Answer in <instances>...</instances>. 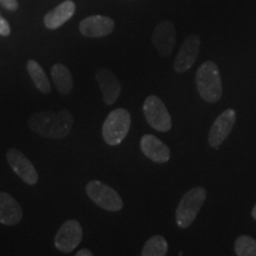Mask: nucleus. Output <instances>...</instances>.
<instances>
[{
    "instance_id": "nucleus-1",
    "label": "nucleus",
    "mask_w": 256,
    "mask_h": 256,
    "mask_svg": "<svg viewBox=\"0 0 256 256\" xmlns=\"http://www.w3.org/2000/svg\"><path fill=\"white\" fill-rule=\"evenodd\" d=\"M28 127L32 132L50 139H63L68 136L74 126V116L69 110L58 113L43 110L32 114L28 119Z\"/></svg>"
},
{
    "instance_id": "nucleus-2",
    "label": "nucleus",
    "mask_w": 256,
    "mask_h": 256,
    "mask_svg": "<svg viewBox=\"0 0 256 256\" xmlns=\"http://www.w3.org/2000/svg\"><path fill=\"white\" fill-rule=\"evenodd\" d=\"M196 87L200 96L209 104L220 100L223 94L220 69L212 60H206L196 72Z\"/></svg>"
},
{
    "instance_id": "nucleus-3",
    "label": "nucleus",
    "mask_w": 256,
    "mask_h": 256,
    "mask_svg": "<svg viewBox=\"0 0 256 256\" xmlns=\"http://www.w3.org/2000/svg\"><path fill=\"white\" fill-rule=\"evenodd\" d=\"M206 190L202 186L191 188L184 194L176 209V222L179 228L186 229L194 223L206 200Z\"/></svg>"
},
{
    "instance_id": "nucleus-4",
    "label": "nucleus",
    "mask_w": 256,
    "mask_h": 256,
    "mask_svg": "<svg viewBox=\"0 0 256 256\" xmlns=\"http://www.w3.org/2000/svg\"><path fill=\"white\" fill-rule=\"evenodd\" d=\"M132 118L130 112L124 108H116L108 114L102 126V136L110 146H118L124 142L130 132Z\"/></svg>"
},
{
    "instance_id": "nucleus-5",
    "label": "nucleus",
    "mask_w": 256,
    "mask_h": 256,
    "mask_svg": "<svg viewBox=\"0 0 256 256\" xmlns=\"http://www.w3.org/2000/svg\"><path fill=\"white\" fill-rule=\"evenodd\" d=\"M86 192L90 200L102 209L115 212L124 208V202L120 194L110 185L102 183L100 180L89 182L86 186Z\"/></svg>"
},
{
    "instance_id": "nucleus-6",
    "label": "nucleus",
    "mask_w": 256,
    "mask_h": 256,
    "mask_svg": "<svg viewBox=\"0 0 256 256\" xmlns=\"http://www.w3.org/2000/svg\"><path fill=\"white\" fill-rule=\"evenodd\" d=\"M147 124L159 132H168L172 128V119L164 102L156 95H150L142 107Z\"/></svg>"
},
{
    "instance_id": "nucleus-7",
    "label": "nucleus",
    "mask_w": 256,
    "mask_h": 256,
    "mask_svg": "<svg viewBox=\"0 0 256 256\" xmlns=\"http://www.w3.org/2000/svg\"><path fill=\"white\" fill-rule=\"evenodd\" d=\"M83 238V229L76 220L64 222L55 236V247L62 252H72L78 247Z\"/></svg>"
},
{
    "instance_id": "nucleus-8",
    "label": "nucleus",
    "mask_w": 256,
    "mask_h": 256,
    "mask_svg": "<svg viewBox=\"0 0 256 256\" xmlns=\"http://www.w3.org/2000/svg\"><path fill=\"white\" fill-rule=\"evenodd\" d=\"M8 165L14 170V172L18 176L24 183L28 185H34L38 182V174L34 166L28 156L19 151L16 147H11L6 153Z\"/></svg>"
},
{
    "instance_id": "nucleus-9",
    "label": "nucleus",
    "mask_w": 256,
    "mask_h": 256,
    "mask_svg": "<svg viewBox=\"0 0 256 256\" xmlns=\"http://www.w3.org/2000/svg\"><path fill=\"white\" fill-rule=\"evenodd\" d=\"M236 115L235 110L232 108H228L223 112L222 114L218 115V118L212 124L209 132V145L212 148H218V147L224 142V140L228 138V136L232 133L234 126L236 122Z\"/></svg>"
},
{
    "instance_id": "nucleus-10",
    "label": "nucleus",
    "mask_w": 256,
    "mask_h": 256,
    "mask_svg": "<svg viewBox=\"0 0 256 256\" xmlns=\"http://www.w3.org/2000/svg\"><path fill=\"white\" fill-rule=\"evenodd\" d=\"M200 49V38L197 34H191L184 40L183 46L174 60V69L178 74L190 70L198 58Z\"/></svg>"
},
{
    "instance_id": "nucleus-11",
    "label": "nucleus",
    "mask_w": 256,
    "mask_h": 256,
    "mask_svg": "<svg viewBox=\"0 0 256 256\" xmlns=\"http://www.w3.org/2000/svg\"><path fill=\"white\" fill-rule=\"evenodd\" d=\"M176 40V28L172 22L164 20L156 25L152 34V43L156 51L162 56L168 57L172 54L174 49Z\"/></svg>"
},
{
    "instance_id": "nucleus-12",
    "label": "nucleus",
    "mask_w": 256,
    "mask_h": 256,
    "mask_svg": "<svg viewBox=\"0 0 256 256\" xmlns=\"http://www.w3.org/2000/svg\"><path fill=\"white\" fill-rule=\"evenodd\" d=\"M95 78L104 96V104H113L121 94V84L116 75L110 69L100 68L95 74Z\"/></svg>"
},
{
    "instance_id": "nucleus-13",
    "label": "nucleus",
    "mask_w": 256,
    "mask_h": 256,
    "mask_svg": "<svg viewBox=\"0 0 256 256\" xmlns=\"http://www.w3.org/2000/svg\"><path fill=\"white\" fill-rule=\"evenodd\" d=\"M114 20L107 16H90L80 23V32L86 37L100 38L114 31Z\"/></svg>"
},
{
    "instance_id": "nucleus-14",
    "label": "nucleus",
    "mask_w": 256,
    "mask_h": 256,
    "mask_svg": "<svg viewBox=\"0 0 256 256\" xmlns=\"http://www.w3.org/2000/svg\"><path fill=\"white\" fill-rule=\"evenodd\" d=\"M140 148L147 158L158 164H165L171 158V151L168 145L152 134H145L142 138Z\"/></svg>"
},
{
    "instance_id": "nucleus-15",
    "label": "nucleus",
    "mask_w": 256,
    "mask_h": 256,
    "mask_svg": "<svg viewBox=\"0 0 256 256\" xmlns=\"http://www.w3.org/2000/svg\"><path fill=\"white\" fill-rule=\"evenodd\" d=\"M23 218V210L8 192H0V223L16 226Z\"/></svg>"
},
{
    "instance_id": "nucleus-16",
    "label": "nucleus",
    "mask_w": 256,
    "mask_h": 256,
    "mask_svg": "<svg viewBox=\"0 0 256 256\" xmlns=\"http://www.w3.org/2000/svg\"><path fill=\"white\" fill-rule=\"evenodd\" d=\"M76 11L75 2L72 0H66L60 2L58 6L48 12L44 17V24L50 30H55L66 24L70 18L72 17Z\"/></svg>"
},
{
    "instance_id": "nucleus-17",
    "label": "nucleus",
    "mask_w": 256,
    "mask_h": 256,
    "mask_svg": "<svg viewBox=\"0 0 256 256\" xmlns=\"http://www.w3.org/2000/svg\"><path fill=\"white\" fill-rule=\"evenodd\" d=\"M51 78L60 94L66 95L72 90L74 81L70 70L62 63H56L51 68Z\"/></svg>"
},
{
    "instance_id": "nucleus-18",
    "label": "nucleus",
    "mask_w": 256,
    "mask_h": 256,
    "mask_svg": "<svg viewBox=\"0 0 256 256\" xmlns=\"http://www.w3.org/2000/svg\"><path fill=\"white\" fill-rule=\"evenodd\" d=\"M26 69L32 82L36 86L38 90L43 92V94H49L51 92V86L46 75V72L42 68L40 64L36 60H30L26 64Z\"/></svg>"
},
{
    "instance_id": "nucleus-19",
    "label": "nucleus",
    "mask_w": 256,
    "mask_h": 256,
    "mask_svg": "<svg viewBox=\"0 0 256 256\" xmlns=\"http://www.w3.org/2000/svg\"><path fill=\"white\" fill-rule=\"evenodd\" d=\"M168 252V243L162 235L152 236L144 244L142 256H165Z\"/></svg>"
},
{
    "instance_id": "nucleus-20",
    "label": "nucleus",
    "mask_w": 256,
    "mask_h": 256,
    "mask_svg": "<svg viewBox=\"0 0 256 256\" xmlns=\"http://www.w3.org/2000/svg\"><path fill=\"white\" fill-rule=\"evenodd\" d=\"M235 254L238 256H256V240L241 235L235 241Z\"/></svg>"
},
{
    "instance_id": "nucleus-21",
    "label": "nucleus",
    "mask_w": 256,
    "mask_h": 256,
    "mask_svg": "<svg viewBox=\"0 0 256 256\" xmlns=\"http://www.w3.org/2000/svg\"><path fill=\"white\" fill-rule=\"evenodd\" d=\"M11 34V28H10V24L8 20L0 14V34L2 36H8Z\"/></svg>"
},
{
    "instance_id": "nucleus-22",
    "label": "nucleus",
    "mask_w": 256,
    "mask_h": 256,
    "mask_svg": "<svg viewBox=\"0 0 256 256\" xmlns=\"http://www.w3.org/2000/svg\"><path fill=\"white\" fill-rule=\"evenodd\" d=\"M0 4L8 11H16L18 8V2L17 0H0Z\"/></svg>"
},
{
    "instance_id": "nucleus-23",
    "label": "nucleus",
    "mask_w": 256,
    "mask_h": 256,
    "mask_svg": "<svg viewBox=\"0 0 256 256\" xmlns=\"http://www.w3.org/2000/svg\"><path fill=\"white\" fill-rule=\"evenodd\" d=\"M76 255L78 256H92V252L89 250V249H82V250L76 252Z\"/></svg>"
},
{
    "instance_id": "nucleus-24",
    "label": "nucleus",
    "mask_w": 256,
    "mask_h": 256,
    "mask_svg": "<svg viewBox=\"0 0 256 256\" xmlns=\"http://www.w3.org/2000/svg\"><path fill=\"white\" fill-rule=\"evenodd\" d=\"M252 218L256 220V204H255L254 208H252Z\"/></svg>"
}]
</instances>
